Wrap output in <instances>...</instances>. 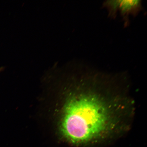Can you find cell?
Wrapping results in <instances>:
<instances>
[{
    "instance_id": "6da1fadb",
    "label": "cell",
    "mask_w": 147,
    "mask_h": 147,
    "mask_svg": "<svg viewBox=\"0 0 147 147\" xmlns=\"http://www.w3.org/2000/svg\"><path fill=\"white\" fill-rule=\"evenodd\" d=\"M111 76L85 71L70 89L60 121L66 140L75 144H90L129 128L134 101Z\"/></svg>"
},
{
    "instance_id": "7a4b0ae2",
    "label": "cell",
    "mask_w": 147,
    "mask_h": 147,
    "mask_svg": "<svg viewBox=\"0 0 147 147\" xmlns=\"http://www.w3.org/2000/svg\"><path fill=\"white\" fill-rule=\"evenodd\" d=\"M142 9L140 0H120L119 10L124 22L125 27L129 24V16L131 15L135 17Z\"/></svg>"
},
{
    "instance_id": "3957f363",
    "label": "cell",
    "mask_w": 147,
    "mask_h": 147,
    "mask_svg": "<svg viewBox=\"0 0 147 147\" xmlns=\"http://www.w3.org/2000/svg\"><path fill=\"white\" fill-rule=\"evenodd\" d=\"M120 2V0H108L103 3L102 6L107 9L109 17L115 19L117 17Z\"/></svg>"
}]
</instances>
